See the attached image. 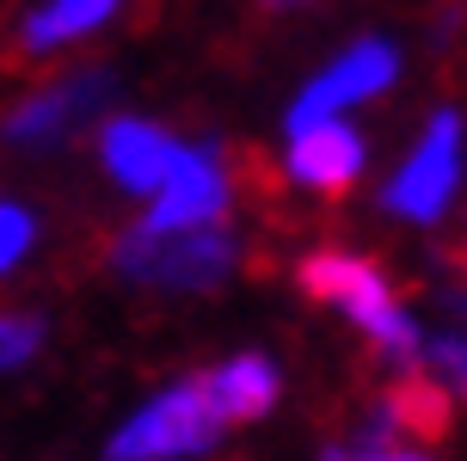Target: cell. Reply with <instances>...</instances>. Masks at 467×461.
<instances>
[{"instance_id": "cell-3", "label": "cell", "mask_w": 467, "mask_h": 461, "mask_svg": "<svg viewBox=\"0 0 467 461\" xmlns=\"http://www.w3.org/2000/svg\"><path fill=\"white\" fill-rule=\"evenodd\" d=\"M400 74H406V56H400L394 37H381V31L350 37L283 105V136H302V130H320V123H350V111H363L381 92H394Z\"/></svg>"}, {"instance_id": "cell-11", "label": "cell", "mask_w": 467, "mask_h": 461, "mask_svg": "<svg viewBox=\"0 0 467 461\" xmlns=\"http://www.w3.org/2000/svg\"><path fill=\"white\" fill-rule=\"evenodd\" d=\"M203 388H210L215 413L228 418V424H258V418L277 406L283 393V369L265 357V351H240L228 363L203 369Z\"/></svg>"}, {"instance_id": "cell-10", "label": "cell", "mask_w": 467, "mask_h": 461, "mask_svg": "<svg viewBox=\"0 0 467 461\" xmlns=\"http://www.w3.org/2000/svg\"><path fill=\"white\" fill-rule=\"evenodd\" d=\"M123 13V0H37L19 19V56H62L99 37Z\"/></svg>"}, {"instance_id": "cell-12", "label": "cell", "mask_w": 467, "mask_h": 461, "mask_svg": "<svg viewBox=\"0 0 467 461\" xmlns=\"http://www.w3.org/2000/svg\"><path fill=\"white\" fill-rule=\"evenodd\" d=\"M424 375L443 382L455 400H467V326H437L424 339Z\"/></svg>"}, {"instance_id": "cell-2", "label": "cell", "mask_w": 467, "mask_h": 461, "mask_svg": "<svg viewBox=\"0 0 467 461\" xmlns=\"http://www.w3.org/2000/svg\"><path fill=\"white\" fill-rule=\"evenodd\" d=\"M105 258H111V271L123 283L161 289V296H210L240 271V240H234V228L148 234L141 222H130Z\"/></svg>"}, {"instance_id": "cell-1", "label": "cell", "mask_w": 467, "mask_h": 461, "mask_svg": "<svg viewBox=\"0 0 467 461\" xmlns=\"http://www.w3.org/2000/svg\"><path fill=\"white\" fill-rule=\"evenodd\" d=\"M296 283L314 301H332L400 375H419L424 369V339L431 332H424V320H412V308L400 301V289L388 283V271L375 258L345 253V246H314L296 265Z\"/></svg>"}, {"instance_id": "cell-13", "label": "cell", "mask_w": 467, "mask_h": 461, "mask_svg": "<svg viewBox=\"0 0 467 461\" xmlns=\"http://www.w3.org/2000/svg\"><path fill=\"white\" fill-rule=\"evenodd\" d=\"M37 234H44L37 209H25L19 197H0V277H13L25 258H31Z\"/></svg>"}, {"instance_id": "cell-8", "label": "cell", "mask_w": 467, "mask_h": 461, "mask_svg": "<svg viewBox=\"0 0 467 461\" xmlns=\"http://www.w3.org/2000/svg\"><path fill=\"white\" fill-rule=\"evenodd\" d=\"M99 166H105V179L117 191H130L141 204H154L161 197V184L172 179V166L185 154V136H172L161 117H141V111H111L99 123Z\"/></svg>"}, {"instance_id": "cell-14", "label": "cell", "mask_w": 467, "mask_h": 461, "mask_svg": "<svg viewBox=\"0 0 467 461\" xmlns=\"http://www.w3.org/2000/svg\"><path fill=\"white\" fill-rule=\"evenodd\" d=\"M44 339H49L44 314H6V308H0V375L25 369L37 351H44Z\"/></svg>"}, {"instance_id": "cell-6", "label": "cell", "mask_w": 467, "mask_h": 461, "mask_svg": "<svg viewBox=\"0 0 467 461\" xmlns=\"http://www.w3.org/2000/svg\"><path fill=\"white\" fill-rule=\"evenodd\" d=\"M222 431H228V418L215 413L203 375H191V382L148 393L111 431L105 461H191V456H210L222 443Z\"/></svg>"}, {"instance_id": "cell-7", "label": "cell", "mask_w": 467, "mask_h": 461, "mask_svg": "<svg viewBox=\"0 0 467 461\" xmlns=\"http://www.w3.org/2000/svg\"><path fill=\"white\" fill-rule=\"evenodd\" d=\"M234 209V166L222 141H185V154L161 184V197L141 209L148 234H197V228H228Z\"/></svg>"}, {"instance_id": "cell-9", "label": "cell", "mask_w": 467, "mask_h": 461, "mask_svg": "<svg viewBox=\"0 0 467 461\" xmlns=\"http://www.w3.org/2000/svg\"><path fill=\"white\" fill-rule=\"evenodd\" d=\"M363 173H369V141L357 123H320L302 136H283V179L296 191L332 197V191H350Z\"/></svg>"}, {"instance_id": "cell-4", "label": "cell", "mask_w": 467, "mask_h": 461, "mask_svg": "<svg viewBox=\"0 0 467 461\" xmlns=\"http://www.w3.org/2000/svg\"><path fill=\"white\" fill-rule=\"evenodd\" d=\"M462 179H467V117L455 105H437L412 136V148L400 154V166L381 179V209L394 222H412V228H437L462 197Z\"/></svg>"}, {"instance_id": "cell-15", "label": "cell", "mask_w": 467, "mask_h": 461, "mask_svg": "<svg viewBox=\"0 0 467 461\" xmlns=\"http://www.w3.org/2000/svg\"><path fill=\"white\" fill-rule=\"evenodd\" d=\"M258 6H277V13H296V6H314V0H258Z\"/></svg>"}, {"instance_id": "cell-5", "label": "cell", "mask_w": 467, "mask_h": 461, "mask_svg": "<svg viewBox=\"0 0 467 461\" xmlns=\"http://www.w3.org/2000/svg\"><path fill=\"white\" fill-rule=\"evenodd\" d=\"M117 99V74L99 68V62H80V68L56 74V80H37L31 92H19L6 111H0V141L19 148V154H56L68 148L87 123H105Z\"/></svg>"}]
</instances>
